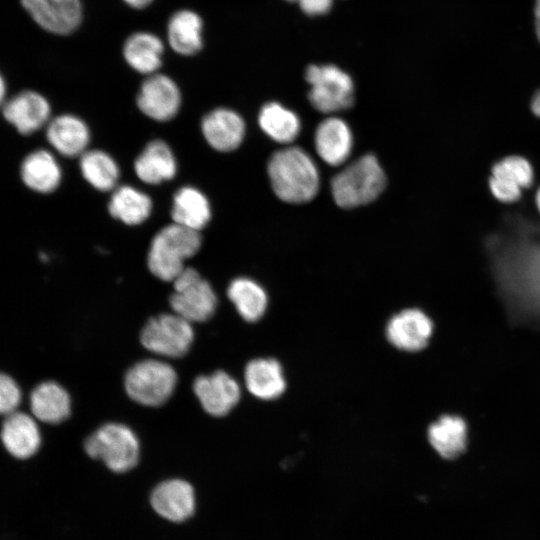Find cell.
I'll return each instance as SVG.
<instances>
[{"mask_svg":"<svg viewBox=\"0 0 540 540\" xmlns=\"http://www.w3.org/2000/svg\"><path fill=\"white\" fill-rule=\"evenodd\" d=\"M491 247L502 295L515 317L540 322V241L510 238Z\"/></svg>","mask_w":540,"mask_h":540,"instance_id":"cell-1","label":"cell"},{"mask_svg":"<svg viewBox=\"0 0 540 540\" xmlns=\"http://www.w3.org/2000/svg\"><path fill=\"white\" fill-rule=\"evenodd\" d=\"M268 175L274 193L282 201L304 203L318 192V170L311 157L299 147L276 151L269 159Z\"/></svg>","mask_w":540,"mask_h":540,"instance_id":"cell-2","label":"cell"},{"mask_svg":"<svg viewBox=\"0 0 540 540\" xmlns=\"http://www.w3.org/2000/svg\"><path fill=\"white\" fill-rule=\"evenodd\" d=\"M202 238L195 231L176 223L159 230L148 251L147 264L158 279L173 282L185 268L184 262L200 249Z\"/></svg>","mask_w":540,"mask_h":540,"instance_id":"cell-3","label":"cell"},{"mask_svg":"<svg viewBox=\"0 0 540 540\" xmlns=\"http://www.w3.org/2000/svg\"><path fill=\"white\" fill-rule=\"evenodd\" d=\"M386 185V176L372 154L361 156L335 175L332 195L342 208H354L375 200Z\"/></svg>","mask_w":540,"mask_h":540,"instance_id":"cell-4","label":"cell"},{"mask_svg":"<svg viewBox=\"0 0 540 540\" xmlns=\"http://www.w3.org/2000/svg\"><path fill=\"white\" fill-rule=\"evenodd\" d=\"M86 453L104 462L114 472H126L138 462L140 445L135 433L119 423H107L85 441Z\"/></svg>","mask_w":540,"mask_h":540,"instance_id":"cell-5","label":"cell"},{"mask_svg":"<svg viewBox=\"0 0 540 540\" xmlns=\"http://www.w3.org/2000/svg\"><path fill=\"white\" fill-rule=\"evenodd\" d=\"M177 384L174 368L166 362L146 359L133 365L125 376V389L129 397L145 406L165 403Z\"/></svg>","mask_w":540,"mask_h":540,"instance_id":"cell-6","label":"cell"},{"mask_svg":"<svg viewBox=\"0 0 540 540\" xmlns=\"http://www.w3.org/2000/svg\"><path fill=\"white\" fill-rule=\"evenodd\" d=\"M305 79L311 86L308 99L322 113H332L349 108L354 100V85L349 74L339 67L309 65Z\"/></svg>","mask_w":540,"mask_h":540,"instance_id":"cell-7","label":"cell"},{"mask_svg":"<svg viewBox=\"0 0 540 540\" xmlns=\"http://www.w3.org/2000/svg\"><path fill=\"white\" fill-rule=\"evenodd\" d=\"M173 284L170 306L174 313L189 322H204L212 317L217 297L210 283L201 278L197 270L185 267Z\"/></svg>","mask_w":540,"mask_h":540,"instance_id":"cell-8","label":"cell"},{"mask_svg":"<svg viewBox=\"0 0 540 540\" xmlns=\"http://www.w3.org/2000/svg\"><path fill=\"white\" fill-rule=\"evenodd\" d=\"M140 340L149 351L166 356L185 355L194 340L191 322L178 314H161L153 317L144 325Z\"/></svg>","mask_w":540,"mask_h":540,"instance_id":"cell-9","label":"cell"},{"mask_svg":"<svg viewBox=\"0 0 540 540\" xmlns=\"http://www.w3.org/2000/svg\"><path fill=\"white\" fill-rule=\"evenodd\" d=\"M136 103L140 111L156 121H169L181 106V93L170 77L153 73L141 84Z\"/></svg>","mask_w":540,"mask_h":540,"instance_id":"cell-10","label":"cell"},{"mask_svg":"<svg viewBox=\"0 0 540 540\" xmlns=\"http://www.w3.org/2000/svg\"><path fill=\"white\" fill-rule=\"evenodd\" d=\"M21 3L33 20L51 33L68 35L82 21L80 0H21Z\"/></svg>","mask_w":540,"mask_h":540,"instance_id":"cell-11","label":"cell"},{"mask_svg":"<svg viewBox=\"0 0 540 540\" xmlns=\"http://www.w3.org/2000/svg\"><path fill=\"white\" fill-rule=\"evenodd\" d=\"M193 391L203 409L216 417L228 414L238 403L241 394L236 380L220 370L197 377Z\"/></svg>","mask_w":540,"mask_h":540,"instance_id":"cell-12","label":"cell"},{"mask_svg":"<svg viewBox=\"0 0 540 540\" xmlns=\"http://www.w3.org/2000/svg\"><path fill=\"white\" fill-rule=\"evenodd\" d=\"M433 332L431 319L419 309H405L395 314L386 327L388 341L408 352L425 348Z\"/></svg>","mask_w":540,"mask_h":540,"instance_id":"cell-13","label":"cell"},{"mask_svg":"<svg viewBox=\"0 0 540 540\" xmlns=\"http://www.w3.org/2000/svg\"><path fill=\"white\" fill-rule=\"evenodd\" d=\"M533 181V169L530 163L520 156H509L492 167L489 187L492 194L500 201L511 203L521 197L522 189Z\"/></svg>","mask_w":540,"mask_h":540,"instance_id":"cell-14","label":"cell"},{"mask_svg":"<svg viewBox=\"0 0 540 540\" xmlns=\"http://www.w3.org/2000/svg\"><path fill=\"white\" fill-rule=\"evenodd\" d=\"M207 143L219 152H230L240 146L245 135L243 118L228 108H216L201 121Z\"/></svg>","mask_w":540,"mask_h":540,"instance_id":"cell-15","label":"cell"},{"mask_svg":"<svg viewBox=\"0 0 540 540\" xmlns=\"http://www.w3.org/2000/svg\"><path fill=\"white\" fill-rule=\"evenodd\" d=\"M151 505L163 518L181 522L195 509L193 487L185 480L170 479L158 484L151 493Z\"/></svg>","mask_w":540,"mask_h":540,"instance_id":"cell-16","label":"cell"},{"mask_svg":"<svg viewBox=\"0 0 540 540\" xmlns=\"http://www.w3.org/2000/svg\"><path fill=\"white\" fill-rule=\"evenodd\" d=\"M3 115L20 133L31 134L48 121L50 105L41 94L24 91L5 103Z\"/></svg>","mask_w":540,"mask_h":540,"instance_id":"cell-17","label":"cell"},{"mask_svg":"<svg viewBox=\"0 0 540 540\" xmlns=\"http://www.w3.org/2000/svg\"><path fill=\"white\" fill-rule=\"evenodd\" d=\"M137 177L148 184H159L174 178L175 156L166 142L155 139L147 143L134 162Z\"/></svg>","mask_w":540,"mask_h":540,"instance_id":"cell-18","label":"cell"},{"mask_svg":"<svg viewBox=\"0 0 540 540\" xmlns=\"http://www.w3.org/2000/svg\"><path fill=\"white\" fill-rule=\"evenodd\" d=\"M46 135L49 143L67 157L81 156L90 141V131L86 123L70 114L52 119L48 124Z\"/></svg>","mask_w":540,"mask_h":540,"instance_id":"cell-19","label":"cell"},{"mask_svg":"<svg viewBox=\"0 0 540 540\" xmlns=\"http://www.w3.org/2000/svg\"><path fill=\"white\" fill-rule=\"evenodd\" d=\"M315 148L329 165L342 164L352 148V133L347 123L337 117L323 120L316 129Z\"/></svg>","mask_w":540,"mask_h":540,"instance_id":"cell-20","label":"cell"},{"mask_svg":"<svg viewBox=\"0 0 540 540\" xmlns=\"http://www.w3.org/2000/svg\"><path fill=\"white\" fill-rule=\"evenodd\" d=\"M1 439L7 451L16 458L32 456L40 446L37 424L29 415L15 411L6 416Z\"/></svg>","mask_w":540,"mask_h":540,"instance_id":"cell-21","label":"cell"},{"mask_svg":"<svg viewBox=\"0 0 540 540\" xmlns=\"http://www.w3.org/2000/svg\"><path fill=\"white\" fill-rule=\"evenodd\" d=\"M245 384L248 391L262 400H272L283 394L286 381L280 363L271 358L250 361L245 368Z\"/></svg>","mask_w":540,"mask_h":540,"instance_id":"cell-22","label":"cell"},{"mask_svg":"<svg viewBox=\"0 0 540 540\" xmlns=\"http://www.w3.org/2000/svg\"><path fill=\"white\" fill-rule=\"evenodd\" d=\"M164 46L161 39L150 32H136L130 35L123 46V56L135 71L151 75L162 64Z\"/></svg>","mask_w":540,"mask_h":540,"instance_id":"cell-23","label":"cell"},{"mask_svg":"<svg viewBox=\"0 0 540 540\" xmlns=\"http://www.w3.org/2000/svg\"><path fill=\"white\" fill-rule=\"evenodd\" d=\"M171 217L173 223L200 231L211 219V206L201 191L184 186L173 197Z\"/></svg>","mask_w":540,"mask_h":540,"instance_id":"cell-24","label":"cell"},{"mask_svg":"<svg viewBox=\"0 0 540 540\" xmlns=\"http://www.w3.org/2000/svg\"><path fill=\"white\" fill-rule=\"evenodd\" d=\"M428 440L445 459H455L467 447V425L459 416L444 415L428 428Z\"/></svg>","mask_w":540,"mask_h":540,"instance_id":"cell-25","label":"cell"},{"mask_svg":"<svg viewBox=\"0 0 540 540\" xmlns=\"http://www.w3.org/2000/svg\"><path fill=\"white\" fill-rule=\"evenodd\" d=\"M33 415L40 421L56 424L70 414V397L59 384L48 381L36 386L30 396Z\"/></svg>","mask_w":540,"mask_h":540,"instance_id":"cell-26","label":"cell"},{"mask_svg":"<svg viewBox=\"0 0 540 540\" xmlns=\"http://www.w3.org/2000/svg\"><path fill=\"white\" fill-rule=\"evenodd\" d=\"M203 22L201 17L191 10L174 13L167 27V37L171 48L181 55H193L201 50Z\"/></svg>","mask_w":540,"mask_h":540,"instance_id":"cell-27","label":"cell"},{"mask_svg":"<svg viewBox=\"0 0 540 540\" xmlns=\"http://www.w3.org/2000/svg\"><path fill=\"white\" fill-rule=\"evenodd\" d=\"M21 176L24 183L32 190L49 193L59 186L61 169L50 152L37 150L24 159L21 165Z\"/></svg>","mask_w":540,"mask_h":540,"instance_id":"cell-28","label":"cell"},{"mask_svg":"<svg viewBox=\"0 0 540 540\" xmlns=\"http://www.w3.org/2000/svg\"><path fill=\"white\" fill-rule=\"evenodd\" d=\"M152 207V200L147 194L129 185L116 187L108 204L111 216L127 225L146 221Z\"/></svg>","mask_w":540,"mask_h":540,"instance_id":"cell-29","label":"cell"},{"mask_svg":"<svg viewBox=\"0 0 540 540\" xmlns=\"http://www.w3.org/2000/svg\"><path fill=\"white\" fill-rule=\"evenodd\" d=\"M227 295L240 316L248 322L259 320L266 311L267 294L252 279L246 277L234 279L228 286Z\"/></svg>","mask_w":540,"mask_h":540,"instance_id":"cell-30","label":"cell"},{"mask_svg":"<svg viewBox=\"0 0 540 540\" xmlns=\"http://www.w3.org/2000/svg\"><path fill=\"white\" fill-rule=\"evenodd\" d=\"M80 170L84 179L102 192L114 190L120 176L115 160L108 153L96 149L81 155Z\"/></svg>","mask_w":540,"mask_h":540,"instance_id":"cell-31","label":"cell"},{"mask_svg":"<svg viewBox=\"0 0 540 540\" xmlns=\"http://www.w3.org/2000/svg\"><path fill=\"white\" fill-rule=\"evenodd\" d=\"M260 128L273 140L292 142L300 131V120L291 110L277 102L266 103L258 116Z\"/></svg>","mask_w":540,"mask_h":540,"instance_id":"cell-32","label":"cell"},{"mask_svg":"<svg viewBox=\"0 0 540 540\" xmlns=\"http://www.w3.org/2000/svg\"><path fill=\"white\" fill-rule=\"evenodd\" d=\"M21 402V391L8 375L0 373V414L7 416L15 411Z\"/></svg>","mask_w":540,"mask_h":540,"instance_id":"cell-33","label":"cell"},{"mask_svg":"<svg viewBox=\"0 0 540 540\" xmlns=\"http://www.w3.org/2000/svg\"><path fill=\"white\" fill-rule=\"evenodd\" d=\"M301 10L309 16L326 14L333 5V0H298Z\"/></svg>","mask_w":540,"mask_h":540,"instance_id":"cell-34","label":"cell"},{"mask_svg":"<svg viewBox=\"0 0 540 540\" xmlns=\"http://www.w3.org/2000/svg\"><path fill=\"white\" fill-rule=\"evenodd\" d=\"M534 14L536 35L540 42V0H536Z\"/></svg>","mask_w":540,"mask_h":540,"instance_id":"cell-35","label":"cell"},{"mask_svg":"<svg viewBox=\"0 0 540 540\" xmlns=\"http://www.w3.org/2000/svg\"><path fill=\"white\" fill-rule=\"evenodd\" d=\"M125 3H127L130 7L136 8V9H143L147 7L153 0H123Z\"/></svg>","mask_w":540,"mask_h":540,"instance_id":"cell-36","label":"cell"},{"mask_svg":"<svg viewBox=\"0 0 540 540\" xmlns=\"http://www.w3.org/2000/svg\"><path fill=\"white\" fill-rule=\"evenodd\" d=\"M531 107L534 114L540 117V90L533 97Z\"/></svg>","mask_w":540,"mask_h":540,"instance_id":"cell-37","label":"cell"},{"mask_svg":"<svg viewBox=\"0 0 540 540\" xmlns=\"http://www.w3.org/2000/svg\"><path fill=\"white\" fill-rule=\"evenodd\" d=\"M5 95V83L3 78L0 75V104L2 103Z\"/></svg>","mask_w":540,"mask_h":540,"instance_id":"cell-38","label":"cell"},{"mask_svg":"<svg viewBox=\"0 0 540 540\" xmlns=\"http://www.w3.org/2000/svg\"><path fill=\"white\" fill-rule=\"evenodd\" d=\"M536 204L540 211V188L538 189L537 194H536Z\"/></svg>","mask_w":540,"mask_h":540,"instance_id":"cell-39","label":"cell"},{"mask_svg":"<svg viewBox=\"0 0 540 540\" xmlns=\"http://www.w3.org/2000/svg\"><path fill=\"white\" fill-rule=\"evenodd\" d=\"M286 1H289V2H297L298 0H286Z\"/></svg>","mask_w":540,"mask_h":540,"instance_id":"cell-40","label":"cell"}]
</instances>
